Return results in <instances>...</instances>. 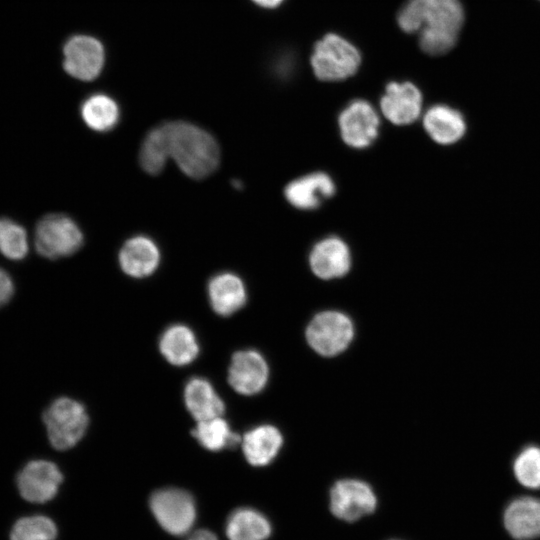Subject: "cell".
Here are the masks:
<instances>
[{"mask_svg":"<svg viewBox=\"0 0 540 540\" xmlns=\"http://www.w3.org/2000/svg\"><path fill=\"white\" fill-rule=\"evenodd\" d=\"M399 27L415 33L421 49L429 55L451 50L464 22L460 0H407L397 15Z\"/></svg>","mask_w":540,"mask_h":540,"instance_id":"obj_1","label":"cell"},{"mask_svg":"<svg viewBox=\"0 0 540 540\" xmlns=\"http://www.w3.org/2000/svg\"><path fill=\"white\" fill-rule=\"evenodd\" d=\"M170 156L181 171L203 179L216 170L220 150L215 138L204 129L184 121L165 123Z\"/></svg>","mask_w":540,"mask_h":540,"instance_id":"obj_2","label":"cell"},{"mask_svg":"<svg viewBox=\"0 0 540 540\" xmlns=\"http://www.w3.org/2000/svg\"><path fill=\"white\" fill-rule=\"evenodd\" d=\"M310 62L318 79L341 81L357 72L361 54L348 40L337 34L328 33L316 42Z\"/></svg>","mask_w":540,"mask_h":540,"instance_id":"obj_3","label":"cell"},{"mask_svg":"<svg viewBox=\"0 0 540 540\" xmlns=\"http://www.w3.org/2000/svg\"><path fill=\"white\" fill-rule=\"evenodd\" d=\"M149 508L160 527L173 536L189 533L198 513L194 496L176 487L154 491L149 498Z\"/></svg>","mask_w":540,"mask_h":540,"instance_id":"obj_4","label":"cell"},{"mask_svg":"<svg viewBox=\"0 0 540 540\" xmlns=\"http://www.w3.org/2000/svg\"><path fill=\"white\" fill-rule=\"evenodd\" d=\"M43 421L51 445L61 451L74 447L83 438L89 424L85 407L68 397L55 399L45 409Z\"/></svg>","mask_w":540,"mask_h":540,"instance_id":"obj_5","label":"cell"},{"mask_svg":"<svg viewBox=\"0 0 540 540\" xmlns=\"http://www.w3.org/2000/svg\"><path fill=\"white\" fill-rule=\"evenodd\" d=\"M84 243L78 224L69 216L53 213L42 217L36 224L34 244L37 252L48 259L68 257Z\"/></svg>","mask_w":540,"mask_h":540,"instance_id":"obj_6","label":"cell"},{"mask_svg":"<svg viewBox=\"0 0 540 540\" xmlns=\"http://www.w3.org/2000/svg\"><path fill=\"white\" fill-rule=\"evenodd\" d=\"M305 336L315 352L332 357L347 349L354 337V325L343 312L323 311L309 322Z\"/></svg>","mask_w":540,"mask_h":540,"instance_id":"obj_7","label":"cell"},{"mask_svg":"<svg viewBox=\"0 0 540 540\" xmlns=\"http://www.w3.org/2000/svg\"><path fill=\"white\" fill-rule=\"evenodd\" d=\"M329 506L331 513L338 519L354 522L375 511L377 497L365 481L342 479L330 489Z\"/></svg>","mask_w":540,"mask_h":540,"instance_id":"obj_8","label":"cell"},{"mask_svg":"<svg viewBox=\"0 0 540 540\" xmlns=\"http://www.w3.org/2000/svg\"><path fill=\"white\" fill-rule=\"evenodd\" d=\"M338 128L343 142L353 149L371 146L379 135L380 116L366 100L351 101L338 116Z\"/></svg>","mask_w":540,"mask_h":540,"instance_id":"obj_9","label":"cell"},{"mask_svg":"<svg viewBox=\"0 0 540 540\" xmlns=\"http://www.w3.org/2000/svg\"><path fill=\"white\" fill-rule=\"evenodd\" d=\"M63 475L58 466L48 460L28 462L17 474L20 495L32 503H46L58 493Z\"/></svg>","mask_w":540,"mask_h":540,"instance_id":"obj_10","label":"cell"},{"mask_svg":"<svg viewBox=\"0 0 540 540\" xmlns=\"http://www.w3.org/2000/svg\"><path fill=\"white\" fill-rule=\"evenodd\" d=\"M105 60L100 41L88 35H75L63 47V68L72 77L91 81L101 72Z\"/></svg>","mask_w":540,"mask_h":540,"instance_id":"obj_11","label":"cell"},{"mask_svg":"<svg viewBox=\"0 0 540 540\" xmlns=\"http://www.w3.org/2000/svg\"><path fill=\"white\" fill-rule=\"evenodd\" d=\"M423 98L413 83L390 82L380 99V111L386 120L397 126L414 123L422 115Z\"/></svg>","mask_w":540,"mask_h":540,"instance_id":"obj_12","label":"cell"},{"mask_svg":"<svg viewBox=\"0 0 540 540\" xmlns=\"http://www.w3.org/2000/svg\"><path fill=\"white\" fill-rule=\"evenodd\" d=\"M308 261L315 276L323 280H332L349 272L352 255L343 239L338 236H327L313 245Z\"/></svg>","mask_w":540,"mask_h":540,"instance_id":"obj_13","label":"cell"},{"mask_svg":"<svg viewBox=\"0 0 540 540\" xmlns=\"http://www.w3.org/2000/svg\"><path fill=\"white\" fill-rule=\"evenodd\" d=\"M268 377V364L258 351L241 350L232 356L228 381L236 392L242 395L257 394L266 386Z\"/></svg>","mask_w":540,"mask_h":540,"instance_id":"obj_14","label":"cell"},{"mask_svg":"<svg viewBox=\"0 0 540 540\" xmlns=\"http://www.w3.org/2000/svg\"><path fill=\"white\" fill-rule=\"evenodd\" d=\"M336 192L333 179L324 172H312L289 182L284 188L287 202L300 210L319 207Z\"/></svg>","mask_w":540,"mask_h":540,"instance_id":"obj_15","label":"cell"},{"mask_svg":"<svg viewBox=\"0 0 540 540\" xmlns=\"http://www.w3.org/2000/svg\"><path fill=\"white\" fill-rule=\"evenodd\" d=\"M422 124L427 135L440 145L457 143L467 129L462 113L445 104L429 107L422 115Z\"/></svg>","mask_w":540,"mask_h":540,"instance_id":"obj_16","label":"cell"},{"mask_svg":"<svg viewBox=\"0 0 540 540\" xmlns=\"http://www.w3.org/2000/svg\"><path fill=\"white\" fill-rule=\"evenodd\" d=\"M160 251L149 237L137 235L128 239L119 251L122 271L134 278H144L155 272L160 263Z\"/></svg>","mask_w":540,"mask_h":540,"instance_id":"obj_17","label":"cell"},{"mask_svg":"<svg viewBox=\"0 0 540 540\" xmlns=\"http://www.w3.org/2000/svg\"><path fill=\"white\" fill-rule=\"evenodd\" d=\"M504 526L516 540L540 537V499L522 496L509 503L504 512Z\"/></svg>","mask_w":540,"mask_h":540,"instance_id":"obj_18","label":"cell"},{"mask_svg":"<svg viewBox=\"0 0 540 540\" xmlns=\"http://www.w3.org/2000/svg\"><path fill=\"white\" fill-rule=\"evenodd\" d=\"M207 291L212 309L221 316L234 314L247 300L244 282L231 272L214 275L208 282Z\"/></svg>","mask_w":540,"mask_h":540,"instance_id":"obj_19","label":"cell"},{"mask_svg":"<svg viewBox=\"0 0 540 540\" xmlns=\"http://www.w3.org/2000/svg\"><path fill=\"white\" fill-rule=\"evenodd\" d=\"M241 444L248 463L262 467L270 464L278 455L283 444V436L275 426L264 424L246 432Z\"/></svg>","mask_w":540,"mask_h":540,"instance_id":"obj_20","label":"cell"},{"mask_svg":"<svg viewBox=\"0 0 540 540\" xmlns=\"http://www.w3.org/2000/svg\"><path fill=\"white\" fill-rule=\"evenodd\" d=\"M271 533L270 520L252 507L233 510L225 522V534L229 540H267Z\"/></svg>","mask_w":540,"mask_h":540,"instance_id":"obj_21","label":"cell"},{"mask_svg":"<svg viewBox=\"0 0 540 540\" xmlns=\"http://www.w3.org/2000/svg\"><path fill=\"white\" fill-rule=\"evenodd\" d=\"M184 402L195 420L222 416L225 406L212 384L204 378H191L184 388Z\"/></svg>","mask_w":540,"mask_h":540,"instance_id":"obj_22","label":"cell"},{"mask_svg":"<svg viewBox=\"0 0 540 540\" xmlns=\"http://www.w3.org/2000/svg\"><path fill=\"white\" fill-rule=\"evenodd\" d=\"M159 349L164 358L175 366L194 361L199 344L194 332L187 326L176 324L168 327L160 337Z\"/></svg>","mask_w":540,"mask_h":540,"instance_id":"obj_23","label":"cell"},{"mask_svg":"<svg viewBox=\"0 0 540 540\" xmlns=\"http://www.w3.org/2000/svg\"><path fill=\"white\" fill-rule=\"evenodd\" d=\"M80 113L84 123L97 132H108L116 127L120 119V109L116 101L102 93L86 98Z\"/></svg>","mask_w":540,"mask_h":540,"instance_id":"obj_24","label":"cell"},{"mask_svg":"<svg viewBox=\"0 0 540 540\" xmlns=\"http://www.w3.org/2000/svg\"><path fill=\"white\" fill-rule=\"evenodd\" d=\"M193 435L205 449L210 451L231 448L241 442L239 435L231 430L228 422L221 416L198 421Z\"/></svg>","mask_w":540,"mask_h":540,"instance_id":"obj_25","label":"cell"},{"mask_svg":"<svg viewBox=\"0 0 540 540\" xmlns=\"http://www.w3.org/2000/svg\"><path fill=\"white\" fill-rule=\"evenodd\" d=\"M170 156L165 125L149 131L140 148L139 162L142 169L150 174H159Z\"/></svg>","mask_w":540,"mask_h":540,"instance_id":"obj_26","label":"cell"},{"mask_svg":"<svg viewBox=\"0 0 540 540\" xmlns=\"http://www.w3.org/2000/svg\"><path fill=\"white\" fill-rule=\"evenodd\" d=\"M58 529L55 522L45 515H32L15 522L10 540H56Z\"/></svg>","mask_w":540,"mask_h":540,"instance_id":"obj_27","label":"cell"},{"mask_svg":"<svg viewBox=\"0 0 540 540\" xmlns=\"http://www.w3.org/2000/svg\"><path fill=\"white\" fill-rule=\"evenodd\" d=\"M28 250L26 230L14 220L0 217V253L10 260H21Z\"/></svg>","mask_w":540,"mask_h":540,"instance_id":"obj_28","label":"cell"},{"mask_svg":"<svg viewBox=\"0 0 540 540\" xmlns=\"http://www.w3.org/2000/svg\"><path fill=\"white\" fill-rule=\"evenodd\" d=\"M517 481L530 489L540 488V447L530 445L523 448L513 462Z\"/></svg>","mask_w":540,"mask_h":540,"instance_id":"obj_29","label":"cell"},{"mask_svg":"<svg viewBox=\"0 0 540 540\" xmlns=\"http://www.w3.org/2000/svg\"><path fill=\"white\" fill-rule=\"evenodd\" d=\"M14 294V283L11 276L0 267V308L6 305Z\"/></svg>","mask_w":540,"mask_h":540,"instance_id":"obj_30","label":"cell"},{"mask_svg":"<svg viewBox=\"0 0 540 540\" xmlns=\"http://www.w3.org/2000/svg\"><path fill=\"white\" fill-rule=\"evenodd\" d=\"M186 540H218V537L211 530L203 528L192 532Z\"/></svg>","mask_w":540,"mask_h":540,"instance_id":"obj_31","label":"cell"},{"mask_svg":"<svg viewBox=\"0 0 540 540\" xmlns=\"http://www.w3.org/2000/svg\"><path fill=\"white\" fill-rule=\"evenodd\" d=\"M257 5L264 8H275L279 6L284 0H252Z\"/></svg>","mask_w":540,"mask_h":540,"instance_id":"obj_32","label":"cell"}]
</instances>
